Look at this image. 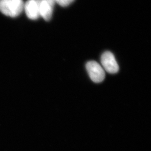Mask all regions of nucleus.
I'll return each mask as SVG.
<instances>
[{
	"label": "nucleus",
	"instance_id": "nucleus-1",
	"mask_svg": "<svg viewBox=\"0 0 151 151\" xmlns=\"http://www.w3.org/2000/svg\"><path fill=\"white\" fill-rule=\"evenodd\" d=\"M23 0H0V11L6 16L16 17L24 10Z\"/></svg>",
	"mask_w": 151,
	"mask_h": 151
},
{
	"label": "nucleus",
	"instance_id": "nucleus-2",
	"mask_svg": "<svg viewBox=\"0 0 151 151\" xmlns=\"http://www.w3.org/2000/svg\"><path fill=\"white\" fill-rule=\"evenodd\" d=\"M86 70L91 80L95 83H100L105 77V73L102 67L97 62L89 61L87 63Z\"/></svg>",
	"mask_w": 151,
	"mask_h": 151
},
{
	"label": "nucleus",
	"instance_id": "nucleus-3",
	"mask_svg": "<svg viewBox=\"0 0 151 151\" xmlns=\"http://www.w3.org/2000/svg\"><path fill=\"white\" fill-rule=\"evenodd\" d=\"M101 62L104 70L111 74L116 73L119 70V66L114 55L110 51H106L103 53Z\"/></svg>",
	"mask_w": 151,
	"mask_h": 151
},
{
	"label": "nucleus",
	"instance_id": "nucleus-4",
	"mask_svg": "<svg viewBox=\"0 0 151 151\" xmlns=\"http://www.w3.org/2000/svg\"><path fill=\"white\" fill-rule=\"evenodd\" d=\"M41 0H28L24 4V10L31 20H36L40 17V4Z\"/></svg>",
	"mask_w": 151,
	"mask_h": 151
},
{
	"label": "nucleus",
	"instance_id": "nucleus-5",
	"mask_svg": "<svg viewBox=\"0 0 151 151\" xmlns=\"http://www.w3.org/2000/svg\"><path fill=\"white\" fill-rule=\"evenodd\" d=\"M55 2L54 0H41L40 4V17L49 21L52 16Z\"/></svg>",
	"mask_w": 151,
	"mask_h": 151
},
{
	"label": "nucleus",
	"instance_id": "nucleus-6",
	"mask_svg": "<svg viewBox=\"0 0 151 151\" xmlns=\"http://www.w3.org/2000/svg\"><path fill=\"white\" fill-rule=\"evenodd\" d=\"M55 3H57L59 6L66 7L68 6L71 3L74 1V0H54Z\"/></svg>",
	"mask_w": 151,
	"mask_h": 151
}]
</instances>
